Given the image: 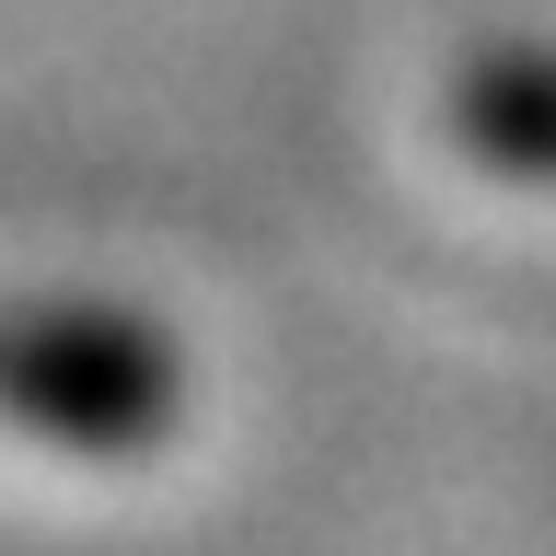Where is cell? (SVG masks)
Masks as SVG:
<instances>
[{
    "label": "cell",
    "instance_id": "cell-1",
    "mask_svg": "<svg viewBox=\"0 0 556 556\" xmlns=\"http://www.w3.org/2000/svg\"><path fill=\"white\" fill-rule=\"evenodd\" d=\"M476 139L510 163H556V70H510L476 93Z\"/></svg>",
    "mask_w": 556,
    "mask_h": 556
}]
</instances>
